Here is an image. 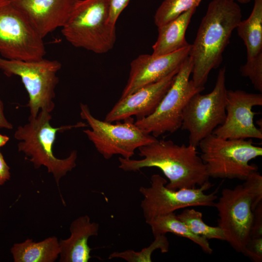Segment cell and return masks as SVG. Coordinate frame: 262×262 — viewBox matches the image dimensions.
Segmentation results:
<instances>
[{
	"label": "cell",
	"instance_id": "1",
	"mask_svg": "<svg viewBox=\"0 0 262 262\" xmlns=\"http://www.w3.org/2000/svg\"><path fill=\"white\" fill-rule=\"evenodd\" d=\"M242 16L241 8L235 1L212 0L209 3L189 54L193 62L192 80L196 87L204 89L210 72L220 66Z\"/></svg>",
	"mask_w": 262,
	"mask_h": 262
},
{
	"label": "cell",
	"instance_id": "2",
	"mask_svg": "<svg viewBox=\"0 0 262 262\" xmlns=\"http://www.w3.org/2000/svg\"><path fill=\"white\" fill-rule=\"evenodd\" d=\"M137 149L143 158L119 157L120 169L135 172L145 167H157L169 180L166 186L174 190L196 188L209 181L205 165L196 147L192 145H179L171 140L157 139Z\"/></svg>",
	"mask_w": 262,
	"mask_h": 262
},
{
	"label": "cell",
	"instance_id": "3",
	"mask_svg": "<svg viewBox=\"0 0 262 262\" xmlns=\"http://www.w3.org/2000/svg\"><path fill=\"white\" fill-rule=\"evenodd\" d=\"M51 118L50 112L41 110L36 117L30 115L27 124L17 127L14 137L19 141L18 150L25 155V159L32 162L35 168L42 165L46 167L58 186L61 179L76 167L77 151L72 150L65 159L56 158L53 147L57 133L88 125L79 122L54 128L50 123Z\"/></svg>",
	"mask_w": 262,
	"mask_h": 262
},
{
	"label": "cell",
	"instance_id": "4",
	"mask_svg": "<svg viewBox=\"0 0 262 262\" xmlns=\"http://www.w3.org/2000/svg\"><path fill=\"white\" fill-rule=\"evenodd\" d=\"M62 33L72 46L97 54L111 50L115 25L109 20V0H75Z\"/></svg>",
	"mask_w": 262,
	"mask_h": 262
},
{
	"label": "cell",
	"instance_id": "5",
	"mask_svg": "<svg viewBox=\"0 0 262 262\" xmlns=\"http://www.w3.org/2000/svg\"><path fill=\"white\" fill-rule=\"evenodd\" d=\"M198 146L209 177L245 180L258 166L249 162L262 156V148L252 139H228L211 134Z\"/></svg>",
	"mask_w": 262,
	"mask_h": 262
},
{
	"label": "cell",
	"instance_id": "6",
	"mask_svg": "<svg viewBox=\"0 0 262 262\" xmlns=\"http://www.w3.org/2000/svg\"><path fill=\"white\" fill-rule=\"evenodd\" d=\"M80 116L91 129L83 132L106 160L115 155L131 159L136 149L157 139L138 128L132 117L124 119L122 123L112 124L95 117L88 105L82 103L80 104Z\"/></svg>",
	"mask_w": 262,
	"mask_h": 262
},
{
	"label": "cell",
	"instance_id": "7",
	"mask_svg": "<svg viewBox=\"0 0 262 262\" xmlns=\"http://www.w3.org/2000/svg\"><path fill=\"white\" fill-rule=\"evenodd\" d=\"M62 65L44 58L36 61L6 59L0 57V70L8 77L21 78L29 97L26 107L30 116L36 117L41 110L51 113L55 107V89L59 82L57 73Z\"/></svg>",
	"mask_w": 262,
	"mask_h": 262
},
{
	"label": "cell",
	"instance_id": "8",
	"mask_svg": "<svg viewBox=\"0 0 262 262\" xmlns=\"http://www.w3.org/2000/svg\"><path fill=\"white\" fill-rule=\"evenodd\" d=\"M193 62L189 56L184 60L170 88L155 111L148 116L136 120L135 125L157 138L181 128L183 110L191 98L204 89L196 87L190 77Z\"/></svg>",
	"mask_w": 262,
	"mask_h": 262
},
{
	"label": "cell",
	"instance_id": "9",
	"mask_svg": "<svg viewBox=\"0 0 262 262\" xmlns=\"http://www.w3.org/2000/svg\"><path fill=\"white\" fill-rule=\"evenodd\" d=\"M226 68L218 72L215 86L209 93H197L187 102L183 112L181 129L189 133V144L195 147L225 121L227 89Z\"/></svg>",
	"mask_w": 262,
	"mask_h": 262
},
{
	"label": "cell",
	"instance_id": "10",
	"mask_svg": "<svg viewBox=\"0 0 262 262\" xmlns=\"http://www.w3.org/2000/svg\"><path fill=\"white\" fill-rule=\"evenodd\" d=\"M46 53L43 38L9 0H0V54L9 60L36 61Z\"/></svg>",
	"mask_w": 262,
	"mask_h": 262
},
{
	"label": "cell",
	"instance_id": "11",
	"mask_svg": "<svg viewBox=\"0 0 262 262\" xmlns=\"http://www.w3.org/2000/svg\"><path fill=\"white\" fill-rule=\"evenodd\" d=\"M150 186H142L139 192L143 196L141 208L146 222L161 215L190 207H214L217 198L216 192L204 193L212 185L209 181L198 188L172 190L166 186V180L159 174L151 176Z\"/></svg>",
	"mask_w": 262,
	"mask_h": 262
},
{
	"label": "cell",
	"instance_id": "12",
	"mask_svg": "<svg viewBox=\"0 0 262 262\" xmlns=\"http://www.w3.org/2000/svg\"><path fill=\"white\" fill-rule=\"evenodd\" d=\"M218 212V226L225 241L243 254L250 239L253 213L251 195L243 183L233 189L225 188L214 206Z\"/></svg>",
	"mask_w": 262,
	"mask_h": 262
},
{
	"label": "cell",
	"instance_id": "13",
	"mask_svg": "<svg viewBox=\"0 0 262 262\" xmlns=\"http://www.w3.org/2000/svg\"><path fill=\"white\" fill-rule=\"evenodd\" d=\"M262 105L261 93L227 90L226 118L213 134L228 139H262V130L255 126L253 121L257 113L252 111L253 107Z\"/></svg>",
	"mask_w": 262,
	"mask_h": 262
},
{
	"label": "cell",
	"instance_id": "14",
	"mask_svg": "<svg viewBox=\"0 0 262 262\" xmlns=\"http://www.w3.org/2000/svg\"><path fill=\"white\" fill-rule=\"evenodd\" d=\"M191 44L170 54L154 56L142 54L133 60L127 83L120 98L129 95L141 88L164 79L179 68L189 56Z\"/></svg>",
	"mask_w": 262,
	"mask_h": 262
},
{
	"label": "cell",
	"instance_id": "15",
	"mask_svg": "<svg viewBox=\"0 0 262 262\" xmlns=\"http://www.w3.org/2000/svg\"><path fill=\"white\" fill-rule=\"evenodd\" d=\"M179 68L161 80L120 98L106 115L104 121L118 122L133 115L139 120L151 115L170 88Z\"/></svg>",
	"mask_w": 262,
	"mask_h": 262
},
{
	"label": "cell",
	"instance_id": "16",
	"mask_svg": "<svg viewBox=\"0 0 262 262\" xmlns=\"http://www.w3.org/2000/svg\"><path fill=\"white\" fill-rule=\"evenodd\" d=\"M44 38L67 21L75 0H9Z\"/></svg>",
	"mask_w": 262,
	"mask_h": 262
},
{
	"label": "cell",
	"instance_id": "17",
	"mask_svg": "<svg viewBox=\"0 0 262 262\" xmlns=\"http://www.w3.org/2000/svg\"><path fill=\"white\" fill-rule=\"evenodd\" d=\"M99 225L91 222L87 215L73 220L70 226V237L59 241L60 262H87L91 258L88 241L89 238L97 236Z\"/></svg>",
	"mask_w": 262,
	"mask_h": 262
},
{
	"label": "cell",
	"instance_id": "18",
	"mask_svg": "<svg viewBox=\"0 0 262 262\" xmlns=\"http://www.w3.org/2000/svg\"><path fill=\"white\" fill-rule=\"evenodd\" d=\"M196 8L194 7L158 27V35L152 46L154 56L172 53L189 46L185 33Z\"/></svg>",
	"mask_w": 262,
	"mask_h": 262
},
{
	"label": "cell",
	"instance_id": "19",
	"mask_svg": "<svg viewBox=\"0 0 262 262\" xmlns=\"http://www.w3.org/2000/svg\"><path fill=\"white\" fill-rule=\"evenodd\" d=\"M11 251L15 262H53L60 249L57 238L51 236L38 242L28 239L14 244Z\"/></svg>",
	"mask_w": 262,
	"mask_h": 262
},
{
	"label": "cell",
	"instance_id": "20",
	"mask_svg": "<svg viewBox=\"0 0 262 262\" xmlns=\"http://www.w3.org/2000/svg\"><path fill=\"white\" fill-rule=\"evenodd\" d=\"M150 227L154 237L172 233L175 235L187 238L199 246L206 253L211 254L213 249L208 240L194 234L180 220L174 212L157 216L147 223Z\"/></svg>",
	"mask_w": 262,
	"mask_h": 262
},
{
	"label": "cell",
	"instance_id": "21",
	"mask_svg": "<svg viewBox=\"0 0 262 262\" xmlns=\"http://www.w3.org/2000/svg\"><path fill=\"white\" fill-rule=\"evenodd\" d=\"M254 0L249 17L240 21L236 28L246 46L247 58L262 52V0Z\"/></svg>",
	"mask_w": 262,
	"mask_h": 262
},
{
	"label": "cell",
	"instance_id": "22",
	"mask_svg": "<svg viewBox=\"0 0 262 262\" xmlns=\"http://www.w3.org/2000/svg\"><path fill=\"white\" fill-rule=\"evenodd\" d=\"M177 215L194 234L207 240L216 239L225 241L222 229L218 226L212 227L205 223L201 212L186 208Z\"/></svg>",
	"mask_w": 262,
	"mask_h": 262
},
{
	"label": "cell",
	"instance_id": "23",
	"mask_svg": "<svg viewBox=\"0 0 262 262\" xmlns=\"http://www.w3.org/2000/svg\"><path fill=\"white\" fill-rule=\"evenodd\" d=\"M201 0H164L157 9L154 23L158 27L190 9L198 6Z\"/></svg>",
	"mask_w": 262,
	"mask_h": 262
},
{
	"label": "cell",
	"instance_id": "24",
	"mask_svg": "<svg viewBox=\"0 0 262 262\" xmlns=\"http://www.w3.org/2000/svg\"><path fill=\"white\" fill-rule=\"evenodd\" d=\"M241 75L248 78L254 88L262 92V52L255 57L247 58L246 63L241 66Z\"/></svg>",
	"mask_w": 262,
	"mask_h": 262
},
{
	"label": "cell",
	"instance_id": "25",
	"mask_svg": "<svg viewBox=\"0 0 262 262\" xmlns=\"http://www.w3.org/2000/svg\"><path fill=\"white\" fill-rule=\"evenodd\" d=\"M244 183L248 190L252 199V210L262 202V176L258 172L250 173L245 180Z\"/></svg>",
	"mask_w": 262,
	"mask_h": 262
},
{
	"label": "cell",
	"instance_id": "26",
	"mask_svg": "<svg viewBox=\"0 0 262 262\" xmlns=\"http://www.w3.org/2000/svg\"><path fill=\"white\" fill-rule=\"evenodd\" d=\"M243 254L256 262L262 261V237L251 238L247 243Z\"/></svg>",
	"mask_w": 262,
	"mask_h": 262
},
{
	"label": "cell",
	"instance_id": "27",
	"mask_svg": "<svg viewBox=\"0 0 262 262\" xmlns=\"http://www.w3.org/2000/svg\"><path fill=\"white\" fill-rule=\"evenodd\" d=\"M253 213L250 239L262 237V202L255 208Z\"/></svg>",
	"mask_w": 262,
	"mask_h": 262
},
{
	"label": "cell",
	"instance_id": "28",
	"mask_svg": "<svg viewBox=\"0 0 262 262\" xmlns=\"http://www.w3.org/2000/svg\"><path fill=\"white\" fill-rule=\"evenodd\" d=\"M129 1L130 0H109V20L111 23L116 24L119 16Z\"/></svg>",
	"mask_w": 262,
	"mask_h": 262
},
{
	"label": "cell",
	"instance_id": "29",
	"mask_svg": "<svg viewBox=\"0 0 262 262\" xmlns=\"http://www.w3.org/2000/svg\"><path fill=\"white\" fill-rule=\"evenodd\" d=\"M10 168L0 152V185H2L10 178Z\"/></svg>",
	"mask_w": 262,
	"mask_h": 262
},
{
	"label": "cell",
	"instance_id": "30",
	"mask_svg": "<svg viewBox=\"0 0 262 262\" xmlns=\"http://www.w3.org/2000/svg\"><path fill=\"white\" fill-rule=\"evenodd\" d=\"M0 128L11 129L13 125L7 121L3 113V103L0 98Z\"/></svg>",
	"mask_w": 262,
	"mask_h": 262
},
{
	"label": "cell",
	"instance_id": "31",
	"mask_svg": "<svg viewBox=\"0 0 262 262\" xmlns=\"http://www.w3.org/2000/svg\"><path fill=\"white\" fill-rule=\"evenodd\" d=\"M9 140L8 136L0 134V147L4 146Z\"/></svg>",
	"mask_w": 262,
	"mask_h": 262
},
{
	"label": "cell",
	"instance_id": "32",
	"mask_svg": "<svg viewBox=\"0 0 262 262\" xmlns=\"http://www.w3.org/2000/svg\"><path fill=\"white\" fill-rule=\"evenodd\" d=\"M230 0L237 1V2L242 3V4L248 3L250 1V0Z\"/></svg>",
	"mask_w": 262,
	"mask_h": 262
},
{
	"label": "cell",
	"instance_id": "33",
	"mask_svg": "<svg viewBox=\"0 0 262 262\" xmlns=\"http://www.w3.org/2000/svg\"></svg>",
	"mask_w": 262,
	"mask_h": 262
}]
</instances>
